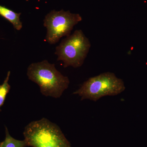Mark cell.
<instances>
[{
  "mask_svg": "<svg viewBox=\"0 0 147 147\" xmlns=\"http://www.w3.org/2000/svg\"><path fill=\"white\" fill-rule=\"evenodd\" d=\"M29 79L38 85L43 95L61 97L68 88L69 79L57 70L54 64L47 60L32 63L27 71Z\"/></svg>",
  "mask_w": 147,
  "mask_h": 147,
  "instance_id": "cell-1",
  "label": "cell"
},
{
  "mask_svg": "<svg viewBox=\"0 0 147 147\" xmlns=\"http://www.w3.org/2000/svg\"><path fill=\"white\" fill-rule=\"evenodd\" d=\"M24 135L29 146L71 147L60 127L45 118L30 123Z\"/></svg>",
  "mask_w": 147,
  "mask_h": 147,
  "instance_id": "cell-2",
  "label": "cell"
},
{
  "mask_svg": "<svg viewBox=\"0 0 147 147\" xmlns=\"http://www.w3.org/2000/svg\"><path fill=\"white\" fill-rule=\"evenodd\" d=\"M125 89L122 79L113 72H105L90 78L73 94L81 96V100L89 99L96 102L104 96L117 95Z\"/></svg>",
  "mask_w": 147,
  "mask_h": 147,
  "instance_id": "cell-3",
  "label": "cell"
},
{
  "mask_svg": "<svg viewBox=\"0 0 147 147\" xmlns=\"http://www.w3.org/2000/svg\"><path fill=\"white\" fill-rule=\"evenodd\" d=\"M91 46L89 39L82 30H76L61 40L56 47L55 54L57 60L63 62L64 67L77 68L83 65Z\"/></svg>",
  "mask_w": 147,
  "mask_h": 147,
  "instance_id": "cell-4",
  "label": "cell"
},
{
  "mask_svg": "<svg viewBox=\"0 0 147 147\" xmlns=\"http://www.w3.org/2000/svg\"><path fill=\"white\" fill-rule=\"evenodd\" d=\"M82 20L79 13L63 9L52 10L44 20L43 25L47 29L45 40L50 44H56L61 38L70 35L74 27Z\"/></svg>",
  "mask_w": 147,
  "mask_h": 147,
  "instance_id": "cell-5",
  "label": "cell"
},
{
  "mask_svg": "<svg viewBox=\"0 0 147 147\" xmlns=\"http://www.w3.org/2000/svg\"><path fill=\"white\" fill-rule=\"evenodd\" d=\"M21 14V13H16L5 6L0 5V15L10 22L17 30H20L23 27L20 18Z\"/></svg>",
  "mask_w": 147,
  "mask_h": 147,
  "instance_id": "cell-6",
  "label": "cell"
},
{
  "mask_svg": "<svg viewBox=\"0 0 147 147\" xmlns=\"http://www.w3.org/2000/svg\"><path fill=\"white\" fill-rule=\"evenodd\" d=\"M27 146L26 142L24 141H20L14 139L10 136L7 127H5V138L4 141L1 142L0 147H26Z\"/></svg>",
  "mask_w": 147,
  "mask_h": 147,
  "instance_id": "cell-7",
  "label": "cell"
},
{
  "mask_svg": "<svg viewBox=\"0 0 147 147\" xmlns=\"http://www.w3.org/2000/svg\"><path fill=\"white\" fill-rule=\"evenodd\" d=\"M10 75V71H9L3 83L0 85V112L1 111V107L3 105L7 95L10 89V86L8 84Z\"/></svg>",
  "mask_w": 147,
  "mask_h": 147,
  "instance_id": "cell-8",
  "label": "cell"
},
{
  "mask_svg": "<svg viewBox=\"0 0 147 147\" xmlns=\"http://www.w3.org/2000/svg\"><path fill=\"white\" fill-rule=\"evenodd\" d=\"M29 0H26V1H29Z\"/></svg>",
  "mask_w": 147,
  "mask_h": 147,
  "instance_id": "cell-9",
  "label": "cell"
},
{
  "mask_svg": "<svg viewBox=\"0 0 147 147\" xmlns=\"http://www.w3.org/2000/svg\"><path fill=\"white\" fill-rule=\"evenodd\" d=\"M1 142H0V144H1Z\"/></svg>",
  "mask_w": 147,
  "mask_h": 147,
  "instance_id": "cell-10",
  "label": "cell"
}]
</instances>
